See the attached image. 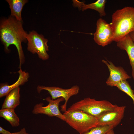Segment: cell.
<instances>
[{"label": "cell", "mask_w": 134, "mask_h": 134, "mask_svg": "<svg viewBox=\"0 0 134 134\" xmlns=\"http://www.w3.org/2000/svg\"><path fill=\"white\" fill-rule=\"evenodd\" d=\"M28 33L24 30L22 21L17 20L14 16H10L7 18L1 19L0 22V37L4 45L5 51H10L8 47L11 45H15L18 53L19 59V67L21 68L25 62V57L22 43L27 41Z\"/></svg>", "instance_id": "obj_1"}, {"label": "cell", "mask_w": 134, "mask_h": 134, "mask_svg": "<svg viewBox=\"0 0 134 134\" xmlns=\"http://www.w3.org/2000/svg\"><path fill=\"white\" fill-rule=\"evenodd\" d=\"M113 33V41L117 42L134 32V8L125 7L116 11L110 23Z\"/></svg>", "instance_id": "obj_2"}, {"label": "cell", "mask_w": 134, "mask_h": 134, "mask_svg": "<svg viewBox=\"0 0 134 134\" xmlns=\"http://www.w3.org/2000/svg\"><path fill=\"white\" fill-rule=\"evenodd\" d=\"M117 106L106 100H97L88 97L73 103L66 111L80 110L97 118Z\"/></svg>", "instance_id": "obj_3"}, {"label": "cell", "mask_w": 134, "mask_h": 134, "mask_svg": "<svg viewBox=\"0 0 134 134\" xmlns=\"http://www.w3.org/2000/svg\"><path fill=\"white\" fill-rule=\"evenodd\" d=\"M65 121L80 134L98 126L97 119L80 110L65 111L63 114Z\"/></svg>", "instance_id": "obj_4"}, {"label": "cell", "mask_w": 134, "mask_h": 134, "mask_svg": "<svg viewBox=\"0 0 134 134\" xmlns=\"http://www.w3.org/2000/svg\"><path fill=\"white\" fill-rule=\"evenodd\" d=\"M26 38L28 41V51L33 54L37 53L38 57L43 60L49 59V56L47 53L49 51L48 40L45 38L43 35L33 30L28 34Z\"/></svg>", "instance_id": "obj_5"}, {"label": "cell", "mask_w": 134, "mask_h": 134, "mask_svg": "<svg viewBox=\"0 0 134 134\" xmlns=\"http://www.w3.org/2000/svg\"><path fill=\"white\" fill-rule=\"evenodd\" d=\"M43 90L49 92L53 100L60 97H63L64 99L65 103L61 107V111L65 112L67 111L66 107L68 100L71 96L76 95L79 93V88L77 85H74L68 89H64L57 87L40 85H38L37 88V91L39 93Z\"/></svg>", "instance_id": "obj_6"}, {"label": "cell", "mask_w": 134, "mask_h": 134, "mask_svg": "<svg viewBox=\"0 0 134 134\" xmlns=\"http://www.w3.org/2000/svg\"><path fill=\"white\" fill-rule=\"evenodd\" d=\"M96 32L94 39L98 45L104 47L113 41V33L110 24H108L102 18L97 21Z\"/></svg>", "instance_id": "obj_7"}, {"label": "cell", "mask_w": 134, "mask_h": 134, "mask_svg": "<svg viewBox=\"0 0 134 134\" xmlns=\"http://www.w3.org/2000/svg\"><path fill=\"white\" fill-rule=\"evenodd\" d=\"M45 100L49 103L46 106H43L42 103H40L35 105L32 111L34 114H43L49 117L55 116L65 121V118L59 109L60 102L65 100L63 97L59 98L55 100H53L50 97L46 98Z\"/></svg>", "instance_id": "obj_8"}, {"label": "cell", "mask_w": 134, "mask_h": 134, "mask_svg": "<svg viewBox=\"0 0 134 134\" xmlns=\"http://www.w3.org/2000/svg\"><path fill=\"white\" fill-rule=\"evenodd\" d=\"M126 108L125 106L117 105L113 109L102 114L97 118L98 126H113L116 127L123 118Z\"/></svg>", "instance_id": "obj_9"}, {"label": "cell", "mask_w": 134, "mask_h": 134, "mask_svg": "<svg viewBox=\"0 0 134 134\" xmlns=\"http://www.w3.org/2000/svg\"><path fill=\"white\" fill-rule=\"evenodd\" d=\"M102 61L107 66L110 72L109 76L106 82L107 85L114 86L121 81L131 78V76L122 67L116 66L112 62L108 61L103 60Z\"/></svg>", "instance_id": "obj_10"}, {"label": "cell", "mask_w": 134, "mask_h": 134, "mask_svg": "<svg viewBox=\"0 0 134 134\" xmlns=\"http://www.w3.org/2000/svg\"><path fill=\"white\" fill-rule=\"evenodd\" d=\"M120 49L126 51L128 55L132 69V75L134 80V42L129 34L117 42Z\"/></svg>", "instance_id": "obj_11"}, {"label": "cell", "mask_w": 134, "mask_h": 134, "mask_svg": "<svg viewBox=\"0 0 134 134\" xmlns=\"http://www.w3.org/2000/svg\"><path fill=\"white\" fill-rule=\"evenodd\" d=\"M19 77L17 81L10 85L3 84L0 85V98L6 96L11 90L20 86L24 85L28 81L29 74L22 70L21 68L18 71Z\"/></svg>", "instance_id": "obj_12"}, {"label": "cell", "mask_w": 134, "mask_h": 134, "mask_svg": "<svg viewBox=\"0 0 134 134\" xmlns=\"http://www.w3.org/2000/svg\"><path fill=\"white\" fill-rule=\"evenodd\" d=\"M73 2L74 6L78 7L83 11L90 9L97 11L101 17L105 16L106 15L105 10L106 2L105 0H98L95 2L88 4H86L83 2L77 0H73Z\"/></svg>", "instance_id": "obj_13"}, {"label": "cell", "mask_w": 134, "mask_h": 134, "mask_svg": "<svg viewBox=\"0 0 134 134\" xmlns=\"http://www.w3.org/2000/svg\"><path fill=\"white\" fill-rule=\"evenodd\" d=\"M20 88H16L6 96L1 109H14L20 103Z\"/></svg>", "instance_id": "obj_14"}, {"label": "cell", "mask_w": 134, "mask_h": 134, "mask_svg": "<svg viewBox=\"0 0 134 134\" xmlns=\"http://www.w3.org/2000/svg\"><path fill=\"white\" fill-rule=\"evenodd\" d=\"M9 6L11 16H14L18 21H22L21 12L24 5L27 3V0H6Z\"/></svg>", "instance_id": "obj_15"}, {"label": "cell", "mask_w": 134, "mask_h": 134, "mask_svg": "<svg viewBox=\"0 0 134 134\" xmlns=\"http://www.w3.org/2000/svg\"><path fill=\"white\" fill-rule=\"evenodd\" d=\"M14 109H1L0 117L8 121L13 127H16L20 125L19 118L16 114Z\"/></svg>", "instance_id": "obj_16"}, {"label": "cell", "mask_w": 134, "mask_h": 134, "mask_svg": "<svg viewBox=\"0 0 134 134\" xmlns=\"http://www.w3.org/2000/svg\"><path fill=\"white\" fill-rule=\"evenodd\" d=\"M114 86L126 93L132 99L134 106V91L132 89L128 82L126 80L121 81L115 85Z\"/></svg>", "instance_id": "obj_17"}, {"label": "cell", "mask_w": 134, "mask_h": 134, "mask_svg": "<svg viewBox=\"0 0 134 134\" xmlns=\"http://www.w3.org/2000/svg\"><path fill=\"white\" fill-rule=\"evenodd\" d=\"M114 128L113 126H98L89 131L80 134H105L110 129Z\"/></svg>", "instance_id": "obj_18"}, {"label": "cell", "mask_w": 134, "mask_h": 134, "mask_svg": "<svg viewBox=\"0 0 134 134\" xmlns=\"http://www.w3.org/2000/svg\"><path fill=\"white\" fill-rule=\"evenodd\" d=\"M11 134H29L26 133L25 129L23 128L19 131L17 132L11 133Z\"/></svg>", "instance_id": "obj_19"}, {"label": "cell", "mask_w": 134, "mask_h": 134, "mask_svg": "<svg viewBox=\"0 0 134 134\" xmlns=\"http://www.w3.org/2000/svg\"><path fill=\"white\" fill-rule=\"evenodd\" d=\"M0 133L2 134H11V133L9 131L6 130L1 127H0Z\"/></svg>", "instance_id": "obj_20"}, {"label": "cell", "mask_w": 134, "mask_h": 134, "mask_svg": "<svg viewBox=\"0 0 134 134\" xmlns=\"http://www.w3.org/2000/svg\"><path fill=\"white\" fill-rule=\"evenodd\" d=\"M113 129L112 128L109 130L105 134H115Z\"/></svg>", "instance_id": "obj_21"}, {"label": "cell", "mask_w": 134, "mask_h": 134, "mask_svg": "<svg viewBox=\"0 0 134 134\" xmlns=\"http://www.w3.org/2000/svg\"><path fill=\"white\" fill-rule=\"evenodd\" d=\"M129 34L132 40L134 42V32H131Z\"/></svg>", "instance_id": "obj_22"}]
</instances>
